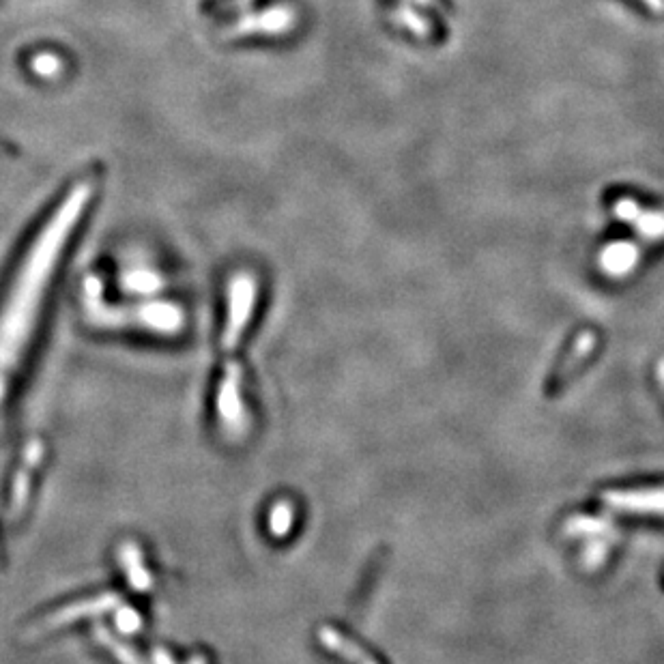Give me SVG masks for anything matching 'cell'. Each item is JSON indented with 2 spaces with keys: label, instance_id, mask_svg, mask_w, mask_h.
I'll return each instance as SVG.
<instances>
[{
  "label": "cell",
  "instance_id": "obj_1",
  "mask_svg": "<svg viewBox=\"0 0 664 664\" xmlns=\"http://www.w3.org/2000/svg\"><path fill=\"white\" fill-rule=\"evenodd\" d=\"M297 24V13L293 7L278 5L261 13H248L224 31V37L245 35H284L291 33Z\"/></svg>",
  "mask_w": 664,
  "mask_h": 664
},
{
  "label": "cell",
  "instance_id": "obj_2",
  "mask_svg": "<svg viewBox=\"0 0 664 664\" xmlns=\"http://www.w3.org/2000/svg\"><path fill=\"white\" fill-rule=\"evenodd\" d=\"M254 301H256V280L250 276V273H239V276L230 280L226 346H235L239 342L245 325H248Z\"/></svg>",
  "mask_w": 664,
  "mask_h": 664
},
{
  "label": "cell",
  "instance_id": "obj_3",
  "mask_svg": "<svg viewBox=\"0 0 664 664\" xmlns=\"http://www.w3.org/2000/svg\"><path fill=\"white\" fill-rule=\"evenodd\" d=\"M600 499L606 508H611L615 512L664 516V486L604 490Z\"/></svg>",
  "mask_w": 664,
  "mask_h": 664
},
{
  "label": "cell",
  "instance_id": "obj_4",
  "mask_svg": "<svg viewBox=\"0 0 664 664\" xmlns=\"http://www.w3.org/2000/svg\"><path fill=\"white\" fill-rule=\"evenodd\" d=\"M596 346H598L596 331H591V329L581 331V334L576 336L574 344L570 346L568 355L561 359V364L553 370L551 379H548V383H546V394L555 396L557 392H561V389H564L572 381L574 372L581 368V364L585 362V359L596 351Z\"/></svg>",
  "mask_w": 664,
  "mask_h": 664
},
{
  "label": "cell",
  "instance_id": "obj_5",
  "mask_svg": "<svg viewBox=\"0 0 664 664\" xmlns=\"http://www.w3.org/2000/svg\"><path fill=\"white\" fill-rule=\"evenodd\" d=\"M641 258V252L634 243L630 241H619L606 245L600 256V267L604 269L606 276L613 278H626L628 273L637 267Z\"/></svg>",
  "mask_w": 664,
  "mask_h": 664
},
{
  "label": "cell",
  "instance_id": "obj_6",
  "mask_svg": "<svg viewBox=\"0 0 664 664\" xmlns=\"http://www.w3.org/2000/svg\"><path fill=\"white\" fill-rule=\"evenodd\" d=\"M319 641L329 649L331 654H336L344 660H349L353 664H379L374 660L362 645H357L353 639L346 637V634L338 632L336 628H321L319 630Z\"/></svg>",
  "mask_w": 664,
  "mask_h": 664
},
{
  "label": "cell",
  "instance_id": "obj_7",
  "mask_svg": "<svg viewBox=\"0 0 664 664\" xmlns=\"http://www.w3.org/2000/svg\"><path fill=\"white\" fill-rule=\"evenodd\" d=\"M392 20L404 28H409V31L420 37L424 41H437V31H435V24H432L428 18L420 16V13L413 11L411 7H398L396 11H392Z\"/></svg>",
  "mask_w": 664,
  "mask_h": 664
},
{
  "label": "cell",
  "instance_id": "obj_8",
  "mask_svg": "<svg viewBox=\"0 0 664 664\" xmlns=\"http://www.w3.org/2000/svg\"><path fill=\"white\" fill-rule=\"evenodd\" d=\"M637 226L639 235L649 241L664 239V213L662 211H641L639 218L632 222Z\"/></svg>",
  "mask_w": 664,
  "mask_h": 664
},
{
  "label": "cell",
  "instance_id": "obj_9",
  "mask_svg": "<svg viewBox=\"0 0 664 664\" xmlns=\"http://www.w3.org/2000/svg\"><path fill=\"white\" fill-rule=\"evenodd\" d=\"M568 533H574V536H600V533H611L613 525L604 518H589V516H576L570 518L566 525Z\"/></svg>",
  "mask_w": 664,
  "mask_h": 664
},
{
  "label": "cell",
  "instance_id": "obj_10",
  "mask_svg": "<svg viewBox=\"0 0 664 664\" xmlns=\"http://www.w3.org/2000/svg\"><path fill=\"white\" fill-rule=\"evenodd\" d=\"M127 286L138 293H153L160 286V280L151 271H134L127 276Z\"/></svg>",
  "mask_w": 664,
  "mask_h": 664
},
{
  "label": "cell",
  "instance_id": "obj_11",
  "mask_svg": "<svg viewBox=\"0 0 664 664\" xmlns=\"http://www.w3.org/2000/svg\"><path fill=\"white\" fill-rule=\"evenodd\" d=\"M641 211H643V207L639 205L637 200L630 198V196H622V198H619V200L615 202V205H613V213L617 215L619 220H622V222H628V224H632L634 220H637Z\"/></svg>",
  "mask_w": 664,
  "mask_h": 664
},
{
  "label": "cell",
  "instance_id": "obj_12",
  "mask_svg": "<svg viewBox=\"0 0 664 664\" xmlns=\"http://www.w3.org/2000/svg\"><path fill=\"white\" fill-rule=\"evenodd\" d=\"M293 525V508L288 503H280L276 510H273L271 516V529L273 533H278V536H284V533L291 531Z\"/></svg>",
  "mask_w": 664,
  "mask_h": 664
},
{
  "label": "cell",
  "instance_id": "obj_13",
  "mask_svg": "<svg viewBox=\"0 0 664 664\" xmlns=\"http://www.w3.org/2000/svg\"><path fill=\"white\" fill-rule=\"evenodd\" d=\"M33 69H35V74H39L41 78H52L61 71V61L56 59L54 54H39V56H35Z\"/></svg>",
  "mask_w": 664,
  "mask_h": 664
},
{
  "label": "cell",
  "instance_id": "obj_14",
  "mask_svg": "<svg viewBox=\"0 0 664 664\" xmlns=\"http://www.w3.org/2000/svg\"><path fill=\"white\" fill-rule=\"evenodd\" d=\"M606 551H609V546H606L604 542H594L589 548H587V553H585V561L591 566V568H596L602 564V559L606 555Z\"/></svg>",
  "mask_w": 664,
  "mask_h": 664
},
{
  "label": "cell",
  "instance_id": "obj_15",
  "mask_svg": "<svg viewBox=\"0 0 664 664\" xmlns=\"http://www.w3.org/2000/svg\"><path fill=\"white\" fill-rule=\"evenodd\" d=\"M415 3L430 7V9H437V11H447V5L443 3V0H415Z\"/></svg>",
  "mask_w": 664,
  "mask_h": 664
},
{
  "label": "cell",
  "instance_id": "obj_16",
  "mask_svg": "<svg viewBox=\"0 0 664 664\" xmlns=\"http://www.w3.org/2000/svg\"><path fill=\"white\" fill-rule=\"evenodd\" d=\"M643 3L654 13H658V16H662V13H664V0H643Z\"/></svg>",
  "mask_w": 664,
  "mask_h": 664
},
{
  "label": "cell",
  "instance_id": "obj_17",
  "mask_svg": "<svg viewBox=\"0 0 664 664\" xmlns=\"http://www.w3.org/2000/svg\"><path fill=\"white\" fill-rule=\"evenodd\" d=\"M658 381H660V387H662V394H664V359L660 362L658 366Z\"/></svg>",
  "mask_w": 664,
  "mask_h": 664
},
{
  "label": "cell",
  "instance_id": "obj_18",
  "mask_svg": "<svg viewBox=\"0 0 664 664\" xmlns=\"http://www.w3.org/2000/svg\"><path fill=\"white\" fill-rule=\"evenodd\" d=\"M194 664H200V662H194Z\"/></svg>",
  "mask_w": 664,
  "mask_h": 664
}]
</instances>
